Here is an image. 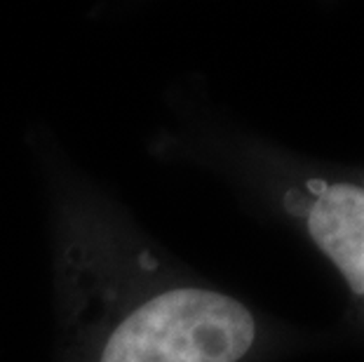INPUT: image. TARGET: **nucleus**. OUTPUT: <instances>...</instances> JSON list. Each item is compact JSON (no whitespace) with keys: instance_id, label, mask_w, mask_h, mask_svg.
<instances>
[{"instance_id":"obj_1","label":"nucleus","mask_w":364,"mask_h":362,"mask_svg":"<svg viewBox=\"0 0 364 362\" xmlns=\"http://www.w3.org/2000/svg\"><path fill=\"white\" fill-rule=\"evenodd\" d=\"M48 193L54 362H247L259 320L191 280L54 134L28 137Z\"/></svg>"},{"instance_id":"obj_2","label":"nucleus","mask_w":364,"mask_h":362,"mask_svg":"<svg viewBox=\"0 0 364 362\" xmlns=\"http://www.w3.org/2000/svg\"><path fill=\"white\" fill-rule=\"evenodd\" d=\"M282 207L301 219L311 240L364 299V188L306 179L282 191Z\"/></svg>"}]
</instances>
